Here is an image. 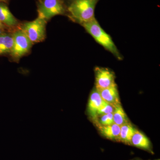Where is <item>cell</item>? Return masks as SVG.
I'll return each mask as SVG.
<instances>
[{
  "label": "cell",
  "instance_id": "cell-1",
  "mask_svg": "<svg viewBox=\"0 0 160 160\" xmlns=\"http://www.w3.org/2000/svg\"><path fill=\"white\" fill-rule=\"evenodd\" d=\"M98 0H74L68 7L70 17L82 25L95 18L94 10Z\"/></svg>",
  "mask_w": 160,
  "mask_h": 160
},
{
  "label": "cell",
  "instance_id": "cell-2",
  "mask_svg": "<svg viewBox=\"0 0 160 160\" xmlns=\"http://www.w3.org/2000/svg\"><path fill=\"white\" fill-rule=\"evenodd\" d=\"M82 25L98 43L114 55L118 59H122L111 38L103 30L95 18Z\"/></svg>",
  "mask_w": 160,
  "mask_h": 160
},
{
  "label": "cell",
  "instance_id": "cell-3",
  "mask_svg": "<svg viewBox=\"0 0 160 160\" xmlns=\"http://www.w3.org/2000/svg\"><path fill=\"white\" fill-rule=\"evenodd\" d=\"M47 21L38 16L31 22L24 23L21 29L32 44L43 42L46 38Z\"/></svg>",
  "mask_w": 160,
  "mask_h": 160
},
{
  "label": "cell",
  "instance_id": "cell-4",
  "mask_svg": "<svg viewBox=\"0 0 160 160\" xmlns=\"http://www.w3.org/2000/svg\"><path fill=\"white\" fill-rule=\"evenodd\" d=\"M12 34L13 45L9 55L16 61L29 53L33 44L21 29L12 32Z\"/></svg>",
  "mask_w": 160,
  "mask_h": 160
},
{
  "label": "cell",
  "instance_id": "cell-5",
  "mask_svg": "<svg viewBox=\"0 0 160 160\" xmlns=\"http://www.w3.org/2000/svg\"><path fill=\"white\" fill-rule=\"evenodd\" d=\"M38 17L48 21L53 17L65 13L62 0H40L38 4Z\"/></svg>",
  "mask_w": 160,
  "mask_h": 160
},
{
  "label": "cell",
  "instance_id": "cell-6",
  "mask_svg": "<svg viewBox=\"0 0 160 160\" xmlns=\"http://www.w3.org/2000/svg\"><path fill=\"white\" fill-rule=\"evenodd\" d=\"M95 86L97 90L106 89L114 85L115 75L114 72L106 68L97 67L95 68Z\"/></svg>",
  "mask_w": 160,
  "mask_h": 160
},
{
  "label": "cell",
  "instance_id": "cell-7",
  "mask_svg": "<svg viewBox=\"0 0 160 160\" xmlns=\"http://www.w3.org/2000/svg\"><path fill=\"white\" fill-rule=\"evenodd\" d=\"M98 91L106 102L114 107L121 105L117 85Z\"/></svg>",
  "mask_w": 160,
  "mask_h": 160
},
{
  "label": "cell",
  "instance_id": "cell-8",
  "mask_svg": "<svg viewBox=\"0 0 160 160\" xmlns=\"http://www.w3.org/2000/svg\"><path fill=\"white\" fill-rule=\"evenodd\" d=\"M0 22L7 28H14L18 25L16 18L12 13L7 4L0 2Z\"/></svg>",
  "mask_w": 160,
  "mask_h": 160
},
{
  "label": "cell",
  "instance_id": "cell-9",
  "mask_svg": "<svg viewBox=\"0 0 160 160\" xmlns=\"http://www.w3.org/2000/svg\"><path fill=\"white\" fill-rule=\"evenodd\" d=\"M104 102L99 92L95 88L90 95L88 105V112L93 120L96 118L97 112Z\"/></svg>",
  "mask_w": 160,
  "mask_h": 160
},
{
  "label": "cell",
  "instance_id": "cell-10",
  "mask_svg": "<svg viewBox=\"0 0 160 160\" xmlns=\"http://www.w3.org/2000/svg\"><path fill=\"white\" fill-rule=\"evenodd\" d=\"M131 145L144 150H151V144L148 138L137 129L132 138Z\"/></svg>",
  "mask_w": 160,
  "mask_h": 160
},
{
  "label": "cell",
  "instance_id": "cell-11",
  "mask_svg": "<svg viewBox=\"0 0 160 160\" xmlns=\"http://www.w3.org/2000/svg\"><path fill=\"white\" fill-rule=\"evenodd\" d=\"M13 45L12 33L2 32L0 34V56L10 54Z\"/></svg>",
  "mask_w": 160,
  "mask_h": 160
},
{
  "label": "cell",
  "instance_id": "cell-12",
  "mask_svg": "<svg viewBox=\"0 0 160 160\" xmlns=\"http://www.w3.org/2000/svg\"><path fill=\"white\" fill-rule=\"evenodd\" d=\"M102 134L107 138L119 141L121 126L113 123L106 126H98Z\"/></svg>",
  "mask_w": 160,
  "mask_h": 160
},
{
  "label": "cell",
  "instance_id": "cell-13",
  "mask_svg": "<svg viewBox=\"0 0 160 160\" xmlns=\"http://www.w3.org/2000/svg\"><path fill=\"white\" fill-rule=\"evenodd\" d=\"M135 129L130 123L121 126L119 141L131 145L132 138L134 134Z\"/></svg>",
  "mask_w": 160,
  "mask_h": 160
},
{
  "label": "cell",
  "instance_id": "cell-14",
  "mask_svg": "<svg viewBox=\"0 0 160 160\" xmlns=\"http://www.w3.org/2000/svg\"><path fill=\"white\" fill-rule=\"evenodd\" d=\"M113 120L114 123L120 126L130 123L121 105L115 107L114 112H113Z\"/></svg>",
  "mask_w": 160,
  "mask_h": 160
},
{
  "label": "cell",
  "instance_id": "cell-15",
  "mask_svg": "<svg viewBox=\"0 0 160 160\" xmlns=\"http://www.w3.org/2000/svg\"><path fill=\"white\" fill-rule=\"evenodd\" d=\"M97 122L98 126H106L114 123L113 120V113L102 115L97 117L94 120Z\"/></svg>",
  "mask_w": 160,
  "mask_h": 160
},
{
  "label": "cell",
  "instance_id": "cell-16",
  "mask_svg": "<svg viewBox=\"0 0 160 160\" xmlns=\"http://www.w3.org/2000/svg\"><path fill=\"white\" fill-rule=\"evenodd\" d=\"M115 107L104 102L98 110L97 113V117L102 115L113 113L115 109Z\"/></svg>",
  "mask_w": 160,
  "mask_h": 160
},
{
  "label": "cell",
  "instance_id": "cell-17",
  "mask_svg": "<svg viewBox=\"0 0 160 160\" xmlns=\"http://www.w3.org/2000/svg\"><path fill=\"white\" fill-rule=\"evenodd\" d=\"M7 27L6 26H5L4 24H2L1 22H0V29H3V30H5L6 29H7Z\"/></svg>",
  "mask_w": 160,
  "mask_h": 160
},
{
  "label": "cell",
  "instance_id": "cell-18",
  "mask_svg": "<svg viewBox=\"0 0 160 160\" xmlns=\"http://www.w3.org/2000/svg\"><path fill=\"white\" fill-rule=\"evenodd\" d=\"M9 1H10V0H0V2H4L7 4L9 2Z\"/></svg>",
  "mask_w": 160,
  "mask_h": 160
},
{
  "label": "cell",
  "instance_id": "cell-19",
  "mask_svg": "<svg viewBox=\"0 0 160 160\" xmlns=\"http://www.w3.org/2000/svg\"><path fill=\"white\" fill-rule=\"evenodd\" d=\"M5 32V30H3V29H0V34H1V33H2V32Z\"/></svg>",
  "mask_w": 160,
  "mask_h": 160
},
{
  "label": "cell",
  "instance_id": "cell-20",
  "mask_svg": "<svg viewBox=\"0 0 160 160\" xmlns=\"http://www.w3.org/2000/svg\"></svg>",
  "mask_w": 160,
  "mask_h": 160
},
{
  "label": "cell",
  "instance_id": "cell-21",
  "mask_svg": "<svg viewBox=\"0 0 160 160\" xmlns=\"http://www.w3.org/2000/svg\"><path fill=\"white\" fill-rule=\"evenodd\" d=\"M72 1H74V0H72Z\"/></svg>",
  "mask_w": 160,
  "mask_h": 160
},
{
  "label": "cell",
  "instance_id": "cell-22",
  "mask_svg": "<svg viewBox=\"0 0 160 160\" xmlns=\"http://www.w3.org/2000/svg\"></svg>",
  "mask_w": 160,
  "mask_h": 160
}]
</instances>
